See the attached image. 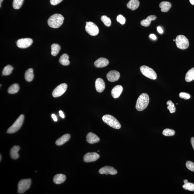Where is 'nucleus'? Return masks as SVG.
I'll list each match as a JSON object with an SVG mask.
<instances>
[{"label":"nucleus","instance_id":"obj_34","mask_svg":"<svg viewBox=\"0 0 194 194\" xmlns=\"http://www.w3.org/2000/svg\"><path fill=\"white\" fill-rule=\"evenodd\" d=\"M183 187L186 190L194 191V184L193 183L189 182L184 183V184L183 186Z\"/></svg>","mask_w":194,"mask_h":194},{"label":"nucleus","instance_id":"obj_5","mask_svg":"<svg viewBox=\"0 0 194 194\" xmlns=\"http://www.w3.org/2000/svg\"><path fill=\"white\" fill-rule=\"evenodd\" d=\"M140 70L141 72L145 76L151 79H157V75L156 72L152 69L146 66L141 67Z\"/></svg>","mask_w":194,"mask_h":194},{"label":"nucleus","instance_id":"obj_12","mask_svg":"<svg viewBox=\"0 0 194 194\" xmlns=\"http://www.w3.org/2000/svg\"><path fill=\"white\" fill-rule=\"evenodd\" d=\"M120 77V74L117 71L112 70L107 73V77L108 81L111 82L118 81Z\"/></svg>","mask_w":194,"mask_h":194},{"label":"nucleus","instance_id":"obj_30","mask_svg":"<svg viewBox=\"0 0 194 194\" xmlns=\"http://www.w3.org/2000/svg\"><path fill=\"white\" fill-rule=\"evenodd\" d=\"M101 19L105 26L110 27L111 26L112 22L110 18L106 16H103L101 17Z\"/></svg>","mask_w":194,"mask_h":194},{"label":"nucleus","instance_id":"obj_43","mask_svg":"<svg viewBox=\"0 0 194 194\" xmlns=\"http://www.w3.org/2000/svg\"><path fill=\"white\" fill-rule=\"evenodd\" d=\"M51 116H52L53 119L54 121H55V122H57V116H56L54 114H52V115H51Z\"/></svg>","mask_w":194,"mask_h":194},{"label":"nucleus","instance_id":"obj_14","mask_svg":"<svg viewBox=\"0 0 194 194\" xmlns=\"http://www.w3.org/2000/svg\"><path fill=\"white\" fill-rule=\"evenodd\" d=\"M95 85L96 91L100 93L103 91L105 89V83L104 80L101 78L97 79L95 81Z\"/></svg>","mask_w":194,"mask_h":194},{"label":"nucleus","instance_id":"obj_40","mask_svg":"<svg viewBox=\"0 0 194 194\" xmlns=\"http://www.w3.org/2000/svg\"><path fill=\"white\" fill-rule=\"evenodd\" d=\"M149 36L150 38L153 39V40H156V39H157V37H156L155 35L154 34H151Z\"/></svg>","mask_w":194,"mask_h":194},{"label":"nucleus","instance_id":"obj_26","mask_svg":"<svg viewBox=\"0 0 194 194\" xmlns=\"http://www.w3.org/2000/svg\"><path fill=\"white\" fill-rule=\"evenodd\" d=\"M185 80L187 82H191L194 80V67L189 70L186 74Z\"/></svg>","mask_w":194,"mask_h":194},{"label":"nucleus","instance_id":"obj_1","mask_svg":"<svg viewBox=\"0 0 194 194\" xmlns=\"http://www.w3.org/2000/svg\"><path fill=\"white\" fill-rule=\"evenodd\" d=\"M64 18L60 14H55L50 17L48 21V25L51 28H58L62 25Z\"/></svg>","mask_w":194,"mask_h":194},{"label":"nucleus","instance_id":"obj_10","mask_svg":"<svg viewBox=\"0 0 194 194\" xmlns=\"http://www.w3.org/2000/svg\"><path fill=\"white\" fill-rule=\"evenodd\" d=\"M33 43L32 39L30 38H24L19 39L16 42L17 45L19 48H25L29 47Z\"/></svg>","mask_w":194,"mask_h":194},{"label":"nucleus","instance_id":"obj_4","mask_svg":"<svg viewBox=\"0 0 194 194\" xmlns=\"http://www.w3.org/2000/svg\"><path fill=\"white\" fill-rule=\"evenodd\" d=\"M175 43L177 47L180 49H187L189 45V41L185 36L179 35L177 36L175 39Z\"/></svg>","mask_w":194,"mask_h":194},{"label":"nucleus","instance_id":"obj_6","mask_svg":"<svg viewBox=\"0 0 194 194\" xmlns=\"http://www.w3.org/2000/svg\"><path fill=\"white\" fill-rule=\"evenodd\" d=\"M24 116L23 115L21 114L18 119L15 121L13 125L10 127L7 130V133L12 134L17 132L19 130L23 123Z\"/></svg>","mask_w":194,"mask_h":194},{"label":"nucleus","instance_id":"obj_27","mask_svg":"<svg viewBox=\"0 0 194 194\" xmlns=\"http://www.w3.org/2000/svg\"><path fill=\"white\" fill-rule=\"evenodd\" d=\"M60 50V46L58 44H53L51 46V55L53 56H56L58 54Z\"/></svg>","mask_w":194,"mask_h":194},{"label":"nucleus","instance_id":"obj_35","mask_svg":"<svg viewBox=\"0 0 194 194\" xmlns=\"http://www.w3.org/2000/svg\"><path fill=\"white\" fill-rule=\"evenodd\" d=\"M186 166L189 170L194 172V163L193 162L188 161L186 162Z\"/></svg>","mask_w":194,"mask_h":194},{"label":"nucleus","instance_id":"obj_39","mask_svg":"<svg viewBox=\"0 0 194 194\" xmlns=\"http://www.w3.org/2000/svg\"><path fill=\"white\" fill-rule=\"evenodd\" d=\"M157 31L160 34H162L163 33V31L162 28L160 26H158L157 28Z\"/></svg>","mask_w":194,"mask_h":194},{"label":"nucleus","instance_id":"obj_42","mask_svg":"<svg viewBox=\"0 0 194 194\" xmlns=\"http://www.w3.org/2000/svg\"><path fill=\"white\" fill-rule=\"evenodd\" d=\"M59 113H60V117L63 118H64V114L62 111H61V110H60V111H59Z\"/></svg>","mask_w":194,"mask_h":194},{"label":"nucleus","instance_id":"obj_13","mask_svg":"<svg viewBox=\"0 0 194 194\" xmlns=\"http://www.w3.org/2000/svg\"><path fill=\"white\" fill-rule=\"evenodd\" d=\"M100 174H107L110 175H116L117 173V171L113 167L105 166L101 168L98 171Z\"/></svg>","mask_w":194,"mask_h":194},{"label":"nucleus","instance_id":"obj_2","mask_svg":"<svg viewBox=\"0 0 194 194\" xmlns=\"http://www.w3.org/2000/svg\"><path fill=\"white\" fill-rule=\"evenodd\" d=\"M149 96L146 93L141 94L138 98L136 108L138 111H142L146 108L149 103Z\"/></svg>","mask_w":194,"mask_h":194},{"label":"nucleus","instance_id":"obj_36","mask_svg":"<svg viewBox=\"0 0 194 194\" xmlns=\"http://www.w3.org/2000/svg\"><path fill=\"white\" fill-rule=\"evenodd\" d=\"M116 20L120 24H122V25H124L126 19L125 17H124L122 15H119L117 16L116 18Z\"/></svg>","mask_w":194,"mask_h":194},{"label":"nucleus","instance_id":"obj_38","mask_svg":"<svg viewBox=\"0 0 194 194\" xmlns=\"http://www.w3.org/2000/svg\"><path fill=\"white\" fill-rule=\"evenodd\" d=\"M63 0H50V3L53 6H55L62 2Z\"/></svg>","mask_w":194,"mask_h":194},{"label":"nucleus","instance_id":"obj_17","mask_svg":"<svg viewBox=\"0 0 194 194\" xmlns=\"http://www.w3.org/2000/svg\"><path fill=\"white\" fill-rule=\"evenodd\" d=\"M123 90V87L121 85L116 86L112 89L111 91L112 96L115 98H118L120 96Z\"/></svg>","mask_w":194,"mask_h":194},{"label":"nucleus","instance_id":"obj_11","mask_svg":"<svg viewBox=\"0 0 194 194\" xmlns=\"http://www.w3.org/2000/svg\"><path fill=\"white\" fill-rule=\"evenodd\" d=\"M99 154L96 152H89L85 155L83 161L86 163H90L96 161L100 158Z\"/></svg>","mask_w":194,"mask_h":194},{"label":"nucleus","instance_id":"obj_48","mask_svg":"<svg viewBox=\"0 0 194 194\" xmlns=\"http://www.w3.org/2000/svg\"></svg>","mask_w":194,"mask_h":194},{"label":"nucleus","instance_id":"obj_20","mask_svg":"<svg viewBox=\"0 0 194 194\" xmlns=\"http://www.w3.org/2000/svg\"><path fill=\"white\" fill-rule=\"evenodd\" d=\"M20 150V147L17 146H13L10 150V157L13 159L16 160L19 158V155L18 152Z\"/></svg>","mask_w":194,"mask_h":194},{"label":"nucleus","instance_id":"obj_29","mask_svg":"<svg viewBox=\"0 0 194 194\" xmlns=\"http://www.w3.org/2000/svg\"><path fill=\"white\" fill-rule=\"evenodd\" d=\"M13 69L10 65H7L4 68L2 71L3 75L8 76L12 73Z\"/></svg>","mask_w":194,"mask_h":194},{"label":"nucleus","instance_id":"obj_46","mask_svg":"<svg viewBox=\"0 0 194 194\" xmlns=\"http://www.w3.org/2000/svg\"><path fill=\"white\" fill-rule=\"evenodd\" d=\"M184 183H187L188 182V180H185L184 181Z\"/></svg>","mask_w":194,"mask_h":194},{"label":"nucleus","instance_id":"obj_8","mask_svg":"<svg viewBox=\"0 0 194 194\" xmlns=\"http://www.w3.org/2000/svg\"><path fill=\"white\" fill-rule=\"evenodd\" d=\"M85 30L90 35L95 36L99 33V28L96 24L91 22H86Z\"/></svg>","mask_w":194,"mask_h":194},{"label":"nucleus","instance_id":"obj_32","mask_svg":"<svg viewBox=\"0 0 194 194\" xmlns=\"http://www.w3.org/2000/svg\"><path fill=\"white\" fill-rule=\"evenodd\" d=\"M166 104L168 105V109L169 110L170 113H175L176 111V108L173 103L172 101L169 100L167 101Z\"/></svg>","mask_w":194,"mask_h":194},{"label":"nucleus","instance_id":"obj_33","mask_svg":"<svg viewBox=\"0 0 194 194\" xmlns=\"http://www.w3.org/2000/svg\"><path fill=\"white\" fill-rule=\"evenodd\" d=\"M175 133V131L174 130L168 128L166 129L163 132V134L166 136H173Z\"/></svg>","mask_w":194,"mask_h":194},{"label":"nucleus","instance_id":"obj_21","mask_svg":"<svg viewBox=\"0 0 194 194\" xmlns=\"http://www.w3.org/2000/svg\"><path fill=\"white\" fill-rule=\"evenodd\" d=\"M66 179V176L64 175L63 174H58L54 177L53 181L55 184H59L64 182Z\"/></svg>","mask_w":194,"mask_h":194},{"label":"nucleus","instance_id":"obj_24","mask_svg":"<svg viewBox=\"0 0 194 194\" xmlns=\"http://www.w3.org/2000/svg\"><path fill=\"white\" fill-rule=\"evenodd\" d=\"M59 62L62 65L64 66H67L70 64L69 60V56L66 54H64L60 57Z\"/></svg>","mask_w":194,"mask_h":194},{"label":"nucleus","instance_id":"obj_18","mask_svg":"<svg viewBox=\"0 0 194 194\" xmlns=\"http://www.w3.org/2000/svg\"><path fill=\"white\" fill-rule=\"evenodd\" d=\"M157 18L155 15H152L148 16L146 19L141 21V25L145 27L149 26L151 23V21L155 20Z\"/></svg>","mask_w":194,"mask_h":194},{"label":"nucleus","instance_id":"obj_25","mask_svg":"<svg viewBox=\"0 0 194 194\" xmlns=\"http://www.w3.org/2000/svg\"><path fill=\"white\" fill-rule=\"evenodd\" d=\"M25 77L26 80L28 82L32 81L34 77L33 69L30 68L27 70L25 72Z\"/></svg>","mask_w":194,"mask_h":194},{"label":"nucleus","instance_id":"obj_41","mask_svg":"<svg viewBox=\"0 0 194 194\" xmlns=\"http://www.w3.org/2000/svg\"><path fill=\"white\" fill-rule=\"evenodd\" d=\"M191 142L192 145V148L194 150V137H192L191 139Z\"/></svg>","mask_w":194,"mask_h":194},{"label":"nucleus","instance_id":"obj_47","mask_svg":"<svg viewBox=\"0 0 194 194\" xmlns=\"http://www.w3.org/2000/svg\"><path fill=\"white\" fill-rule=\"evenodd\" d=\"M173 41H175V39H174Z\"/></svg>","mask_w":194,"mask_h":194},{"label":"nucleus","instance_id":"obj_45","mask_svg":"<svg viewBox=\"0 0 194 194\" xmlns=\"http://www.w3.org/2000/svg\"><path fill=\"white\" fill-rule=\"evenodd\" d=\"M3 0H0V7H1V3H2Z\"/></svg>","mask_w":194,"mask_h":194},{"label":"nucleus","instance_id":"obj_23","mask_svg":"<svg viewBox=\"0 0 194 194\" xmlns=\"http://www.w3.org/2000/svg\"><path fill=\"white\" fill-rule=\"evenodd\" d=\"M159 7L162 12H166L170 10L172 7V4L168 1H162L159 4Z\"/></svg>","mask_w":194,"mask_h":194},{"label":"nucleus","instance_id":"obj_3","mask_svg":"<svg viewBox=\"0 0 194 194\" xmlns=\"http://www.w3.org/2000/svg\"><path fill=\"white\" fill-rule=\"evenodd\" d=\"M103 121L106 124L116 129L121 128V125L117 119L110 115H105L103 116Z\"/></svg>","mask_w":194,"mask_h":194},{"label":"nucleus","instance_id":"obj_28","mask_svg":"<svg viewBox=\"0 0 194 194\" xmlns=\"http://www.w3.org/2000/svg\"><path fill=\"white\" fill-rule=\"evenodd\" d=\"M19 86L17 84H13L9 87L8 92L10 94H15L19 91Z\"/></svg>","mask_w":194,"mask_h":194},{"label":"nucleus","instance_id":"obj_22","mask_svg":"<svg viewBox=\"0 0 194 194\" xmlns=\"http://www.w3.org/2000/svg\"><path fill=\"white\" fill-rule=\"evenodd\" d=\"M139 1L138 0H130L127 4V7L132 10H134L138 8Z\"/></svg>","mask_w":194,"mask_h":194},{"label":"nucleus","instance_id":"obj_19","mask_svg":"<svg viewBox=\"0 0 194 194\" xmlns=\"http://www.w3.org/2000/svg\"><path fill=\"white\" fill-rule=\"evenodd\" d=\"M70 137L71 136L69 134H67L64 135L56 141L55 142L56 145L61 146L64 144L69 140Z\"/></svg>","mask_w":194,"mask_h":194},{"label":"nucleus","instance_id":"obj_16","mask_svg":"<svg viewBox=\"0 0 194 194\" xmlns=\"http://www.w3.org/2000/svg\"><path fill=\"white\" fill-rule=\"evenodd\" d=\"M100 140L99 138L94 133L90 132L88 133L86 136V140L88 143L90 144L98 143Z\"/></svg>","mask_w":194,"mask_h":194},{"label":"nucleus","instance_id":"obj_9","mask_svg":"<svg viewBox=\"0 0 194 194\" xmlns=\"http://www.w3.org/2000/svg\"><path fill=\"white\" fill-rule=\"evenodd\" d=\"M67 87V85L66 83H62L59 85L53 91V96L54 98H57L62 96L66 91Z\"/></svg>","mask_w":194,"mask_h":194},{"label":"nucleus","instance_id":"obj_7","mask_svg":"<svg viewBox=\"0 0 194 194\" xmlns=\"http://www.w3.org/2000/svg\"><path fill=\"white\" fill-rule=\"evenodd\" d=\"M31 179H22L19 182L18 185V193L23 194L26 191L28 190L31 186Z\"/></svg>","mask_w":194,"mask_h":194},{"label":"nucleus","instance_id":"obj_44","mask_svg":"<svg viewBox=\"0 0 194 194\" xmlns=\"http://www.w3.org/2000/svg\"><path fill=\"white\" fill-rule=\"evenodd\" d=\"M189 1L192 5H194V0H189Z\"/></svg>","mask_w":194,"mask_h":194},{"label":"nucleus","instance_id":"obj_37","mask_svg":"<svg viewBox=\"0 0 194 194\" xmlns=\"http://www.w3.org/2000/svg\"><path fill=\"white\" fill-rule=\"evenodd\" d=\"M180 98L185 100H188L190 98V95L185 92H181L179 94Z\"/></svg>","mask_w":194,"mask_h":194},{"label":"nucleus","instance_id":"obj_31","mask_svg":"<svg viewBox=\"0 0 194 194\" xmlns=\"http://www.w3.org/2000/svg\"><path fill=\"white\" fill-rule=\"evenodd\" d=\"M24 0H13V7L16 10H18L20 8L23 3Z\"/></svg>","mask_w":194,"mask_h":194},{"label":"nucleus","instance_id":"obj_15","mask_svg":"<svg viewBox=\"0 0 194 194\" xmlns=\"http://www.w3.org/2000/svg\"><path fill=\"white\" fill-rule=\"evenodd\" d=\"M109 61L107 59L100 58L95 61L94 65L97 68H103L109 64Z\"/></svg>","mask_w":194,"mask_h":194}]
</instances>
